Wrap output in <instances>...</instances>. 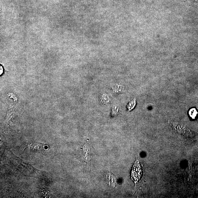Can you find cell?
<instances>
[{
	"instance_id": "obj_1",
	"label": "cell",
	"mask_w": 198,
	"mask_h": 198,
	"mask_svg": "<svg viewBox=\"0 0 198 198\" xmlns=\"http://www.w3.org/2000/svg\"><path fill=\"white\" fill-rule=\"evenodd\" d=\"M112 88L116 94H118L119 93L124 92L125 91V87L123 85L116 84L112 86Z\"/></svg>"
},
{
	"instance_id": "obj_2",
	"label": "cell",
	"mask_w": 198,
	"mask_h": 198,
	"mask_svg": "<svg viewBox=\"0 0 198 198\" xmlns=\"http://www.w3.org/2000/svg\"><path fill=\"white\" fill-rule=\"evenodd\" d=\"M136 99H134L133 100L130 101L128 105H127V108H128L129 111H130L133 110L135 106H136Z\"/></svg>"
},
{
	"instance_id": "obj_3",
	"label": "cell",
	"mask_w": 198,
	"mask_h": 198,
	"mask_svg": "<svg viewBox=\"0 0 198 198\" xmlns=\"http://www.w3.org/2000/svg\"><path fill=\"white\" fill-rule=\"evenodd\" d=\"M101 100V103L102 104H107L110 102V99L109 98L108 96L106 94L102 95Z\"/></svg>"
},
{
	"instance_id": "obj_4",
	"label": "cell",
	"mask_w": 198,
	"mask_h": 198,
	"mask_svg": "<svg viewBox=\"0 0 198 198\" xmlns=\"http://www.w3.org/2000/svg\"><path fill=\"white\" fill-rule=\"evenodd\" d=\"M197 112L195 108L191 109L189 112V114L191 118L194 119L197 116Z\"/></svg>"
},
{
	"instance_id": "obj_5",
	"label": "cell",
	"mask_w": 198,
	"mask_h": 198,
	"mask_svg": "<svg viewBox=\"0 0 198 198\" xmlns=\"http://www.w3.org/2000/svg\"><path fill=\"white\" fill-rule=\"evenodd\" d=\"M0 69H1V71H0V73H1V74H2L3 72V67L1 66V67H0Z\"/></svg>"
},
{
	"instance_id": "obj_6",
	"label": "cell",
	"mask_w": 198,
	"mask_h": 198,
	"mask_svg": "<svg viewBox=\"0 0 198 198\" xmlns=\"http://www.w3.org/2000/svg\"><path fill=\"white\" fill-rule=\"evenodd\" d=\"M191 1H198V0H191Z\"/></svg>"
}]
</instances>
